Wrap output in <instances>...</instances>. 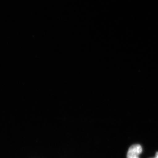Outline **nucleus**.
Returning a JSON list of instances; mask_svg holds the SVG:
<instances>
[{
    "label": "nucleus",
    "instance_id": "obj_1",
    "mask_svg": "<svg viewBox=\"0 0 158 158\" xmlns=\"http://www.w3.org/2000/svg\"><path fill=\"white\" fill-rule=\"evenodd\" d=\"M142 152V148L140 144H134L128 151L127 158H139V156Z\"/></svg>",
    "mask_w": 158,
    "mask_h": 158
},
{
    "label": "nucleus",
    "instance_id": "obj_2",
    "mask_svg": "<svg viewBox=\"0 0 158 158\" xmlns=\"http://www.w3.org/2000/svg\"><path fill=\"white\" fill-rule=\"evenodd\" d=\"M154 158H158V152H156V154L155 157Z\"/></svg>",
    "mask_w": 158,
    "mask_h": 158
}]
</instances>
